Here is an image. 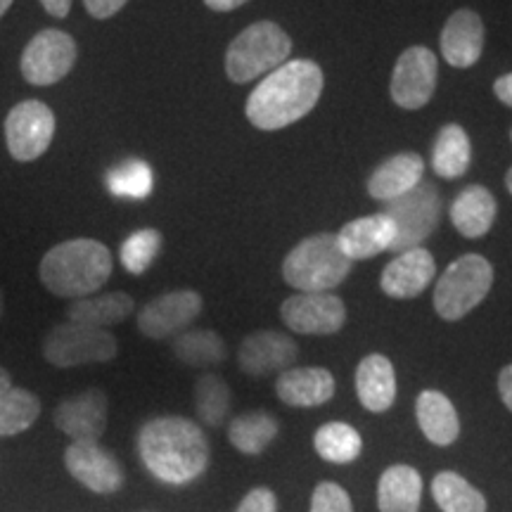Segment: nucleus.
<instances>
[{
	"instance_id": "obj_1",
	"label": "nucleus",
	"mask_w": 512,
	"mask_h": 512,
	"mask_svg": "<svg viewBox=\"0 0 512 512\" xmlns=\"http://www.w3.org/2000/svg\"><path fill=\"white\" fill-rule=\"evenodd\" d=\"M138 456L157 482L185 486L207 472L211 448L197 422L181 415H159L140 427Z\"/></svg>"
},
{
	"instance_id": "obj_2",
	"label": "nucleus",
	"mask_w": 512,
	"mask_h": 512,
	"mask_svg": "<svg viewBox=\"0 0 512 512\" xmlns=\"http://www.w3.org/2000/svg\"><path fill=\"white\" fill-rule=\"evenodd\" d=\"M323 69L311 60H290L264 76L247 98V119L261 131H280L304 119L323 93Z\"/></svg>"
},
{
	"instance_id": "obj_3",
	"label": "nucleus",
	"mask_w": 512,
	"mask_h": 512,
	"mask_svg": "<svg viewBox=\"0 0 512 512\" xmlns=\"http://www.w3.org/2000/svg\"><path fill=\"white\" fill-rule=\"evenodd\" d=\"M112 268L110 247L93 238H74L48 249L38 264V280L55 297L83 299L105 287Z\"/></svg>"
},
{
	"instance_id": "obj_4",
	"label": "nucleus",
	"mask_w": 512,
	"mask_h": 512,
	"mask_svg": "<svg viewBox=\"0 0 512 512\" xmlns=\"http://www.w3.org/2000/svg\"><path fill=\"white\" fill-rule=\"evenodd\" d=\"M351 264L354 261L342 252L337 235L318 233L285 256L283 278L297 292H332L351 273Z\"/></svg>"
},
{
	"instance_id": "obj_5",
	"label": "nucleus",
	"mask_w": 512,
	"mask_h": 512,
	"mask_svg": "<svg viewBox=\"0 0 512 512\" xmlns=\"http://www.w3.org/2000/svg\"><path fill=\"white\" fill-rule=\"evenodd\" d=\"M292 38L278 24L256 22L233 38L226 50V74L235 83H249L287 62Z\"/></svg>"
},
{
	"instance_id": "obj_6",
	"label": "nucleus",
	"mask_w": 512,
	"mask_h": 512,
	"mask_svg": "<svg viewBox=\"0 0 512 512\" xmlns=\"http://www.w3.org/2000/svg\"><path fill=\"white\" fill-rule=\"evenodd\" d=\"M491 285H494V266L484 256H460L437 280L434 311L448 323L465 318L467 313L484 302Z\"/></svg>"
},
{
	"instance_id": "obj_7",
	"label": "nucleus",
	"mask_w": 512,
	"mask_h": 512,
	"mask_svg": "<svg viewBox=\"0 0 512 512\" xmlns=\"http://www.w3.org/2000/svg\"><path fill=\"white\" fill-rule=\"evenodd\" d=\"M119 354V342L110 330L88 328L67 320L55 325L43 339V358L53 368H79L110 363Z\"/></svg>"
},
{
	"instance_id": "obj_8",
	"label": "nucleus",
	"mask_w": 512,
	"mask_h": 512,
	"mask_svg": "<svg viewBox=\"0 0 512 512\" xmlns=\"http://www.w3.org/2000/svg\"><path fill=\"white\" fill-rule=\"evenodd\" d=\"M382 214L392 221L394 242L392 252L401 254L406 249L422 247L437 228L441 216V197L432 183L422 181L406 195L384 202Z\"/></svg>"
},
{
	"instance_id": "obj_9",
	"label": "nucleus",
	"mask_w": 512,
	"mask_h": 512,
	"mask_svg": "<svg viewBox=\"0 0 512 512\" xmlns=\"http://www.w3.org/2000/svg\"><path fill=\"white\" fill-rule=\"evenodd\" d=\"M57 119L46 102H17L5 117V145L10 157L19 164H31L41 159L53 145Z\"/></svg>"
},
{
	"instance_id": "obj_10",
	"label": "nucleus",
	"mask_w": 512,
	"mask_h": 512,
	"mask_svg": "<svg viewBox=\"0 0 512 512\" xmlns=\"http://www.w3.org/2000/svg\"><path fill=\"white\" fill-rule=\"evenodd\" d=\"M76 60H79V46L67 31L43 29L24 48L19 72L31 86L48 88L69 76Z\"/></svg>"
},
{
	"instance_id": "obj_11",
	"label": "nucleus",
	"mask_w": 512,
	"mask_h": 512,
	"mask_svg": "<svg viewBox=\"0 0 512 512\" xmlns=\"http://www.w3.org/2000/svg\"><path fill=\"white\" fill-rule=\"evenodd\" d=\"M280 318L297 335H335L347 323V306L332 292H297L280 306Z\"/></svg>"
},
{
	"instance_id": "obj_12",
	"label": "nucleus",
	"mask_w": 512,
	"mask_h": 512,
	"mask_svg": "<svg viewBox=\"0 0 512 512\" xmlns=\"http://www.w3.org/2000/svg\"><path fill=\"white\" fill-rule=\"evenodd\" d=\"M202 294L195 290H174L159 294L138 311V330L147 339H174L202 313Z\"/></svg>"
},
{
	"instance_id": "obj_13",
	"label": "nucleus",
	"mask_w": 512,
	"mask_h": 512,
	"mask_svg": "<svg viewBox=\"0 0 512 512\" xmlns=\"http://www.w3.org/2000/svg\"><path fill=\"white\" fill-rule=\"evenodd\" d=\"M64 465L69 475L93 494L110 496L124 486V467L100 441H72L64 451Z\"/></svg>"
},
{
	"instance_id": "obj_14",
	"label": "nucleus",
	"mask_w": 512,
	"mask_h": 512,
	"mask_svg": "<svg viewBox=\"0 0 512 512\" xmlns=\"http://www.w3.org/2000/svg\"><path fill=\"white\" fill-rule=\"evenodd\" d=\"M437 55L425 46L403 50L392 74V98L403 110H420L437 88Z\"/></svg>"
},
{
	"instance_id": "obj_15",
	"label": "nucleus",
	"mask_w": 512,
	"mask_h": 512,
	"mask_svg": "<svg viewBox=\"0 0 512 512\" xmlns=\"http://www.w3.org/2000/svg\"><path fill=\"white\" fill-rule=\"evenodd\" d=\"M110 401L98 387L86 389L57 403L53 422L72 441H100L107 430Z\"/></svg>"
},
{
	"instance_id": "obj_16",
	"label": "nucleus",
	"mask_w": 512,
	"mask_h": 512,
	"mask_svg": "<svg viewBox=\"0 0 512 512\" xmlns=\"http://www.w3.org/2000/svg\"><path fill=\"white\" fill-rule=\"evenodd\" d=\"M299 358L297 342L285 332L259 330L242 339L238 349L240 370L249 377H266L294 368Z\"/></svg>"
},
{
	"instance_id": "obj_17",
	"label": "nucleus",
	"mask_w": 512,
	"mask_h": 512,
	"mask_svg": "<svg viewBox=\"0 0 512 512\" xmlns=\"http://www.w3.org/2000/svg\"><path fill=\"white\" fill-rule=\"evenodd\" d=\"M434 275H437L434 256L425 247H415L389 261L380 278V287L392 299H415L430 287Z\"/></svg>"
},
{
	"instance_id": "obj_18",
	"label": "nucleus",
	"mask_w": 512,
	"mask_h": 512,
	"mask_svg": "<svg viewBox=\"0 0 512 512\" xmlns=\"http://www.w3.org/2000/svg\"><path fill=\"white\" fill-rule=\"evenodd\" d=\"M441 55L451 67L467 69L479 62L484 50V22L475 10H458L448 17L439 36Z\"/></svg>"
},
{
	"instance_id": "obj_19",
	"label": "nucleus",
	"mask_w": 512,
	"mask_h": 512,
	"mask_svg": "<svg viewBox=\"0 0 512 512\" xmlns=\"http://www.w3.org/2000/svg\"><path fill=\"white\" fill-rule=\"evenodd\" d=\"M275 394L290 408H318L335 396V377L325 368H290L275 380Z\"/></svg>"
},
{
	"instance_id": "obj_20",
	"label": "nucleus",
	"mask_w": 512,
	"mask_h": 512,
	"mask_svg": "<svg viewBox=\"0 0 512 512\" xmlns=\"http://www.w3.org/2000/svg\"><path fill=\"white\" fill-rule=\"evenodd\" d=\"M425 181V164L415 152H401L377 166L368 178V192L377 202H392Z\"/></svg>"
},
{
	"instance_id": "obj_21",
	"label": "nucleus",
	"mask_w": 512,
	"mask_h": 512,
	"mask_svg": "<svg viewBox=\"0 0 512 512\" xmlns=\"http://www.w3.org/2000/svg\"><path fill=\"white\" fill-rule=\"evenodd\" d=\"M337 240L351 261H366L392 249L394 226L384 214L363 216L339 230Z\"/></svg>"
},
{
	"instance_id": "obj_22",
	"label": "nucleus",
	"mask_w": 512,
	"mask_h": 512,
	"mask_svg": "<svg viewBox=\"0 0 512 512\" xmlns=\"http://www.w3.org/2000/svg\"><path fill=\"white\" fill-rule=\"evenodd\" d=\"M356 394L370 413H384L396 401V373L392 361L382 354H370L356 368Z\"/></svg>"
},
{
	"instance_id": "obj_23",
	"label": "nucleus",
	"mask_w": 512,
	"mask_h": 512,
	"mask_svg": "<svg viewBox=\"0 0 512 512\" xmlns=\"http://www.w3.org/2000/svg\"><path fill=\"white\" fill-rule=\"evenodd\" d=\"M415 418L427 441L434 446H451L460 437V418L456 406L437 389H425L415 401Z\"/></svg>"
},
{
	"instance_id": "obj_24",
	"label": "nucleus",
	"mask_w": 512,
	"mask_h": 512,
	"mask_svg": "<svg viewBox=\"0 0 512 512\" xmlns=\"http://www.w3.org/2000/svg\"><path fill=\"white\" fill-rule=\"evenodd\" d=\"M496 197L484 185H470L456 197L451 207V221L463 238L477 240L489 233L496 221Z\"/></svg>"
},
{
	"instance_id": "obj_25",
	"label": "nucleus",
	"mask_w": 512,
	"mask_h": 512,
	"mask_svg": "<svg viewBox=\"0 0 512 512\" xmlns=\"http://www.w3.org/2000/svg\"><path fill=\"white\" fill-rule=\"evenodd\" d=\"M422 475L411 465H392L377 479L380 512H420Z\"/></svg>"
},
{
	"instance_id": "obj_26",
	"label": "nucleus",
	"mask_w": 512,
	"mask_h": 512,
	"mask_svg": "<svg viewBox=\"0 0 512 512\" xmlns=\"http://www.w3.org/2000/svg\"><path fill=\"white\" fill-rule=\"evenodd\" d=\"M133 311H136V302H133L131 294L107 292L74 299L67 309V318L72 320V323L88 325V328L110 330L112 325L124 323Z\"/></svg>"
},
{
	"instance_id": "obj_27",
	"label": "nucleus",
	"mask_w": 512,
	"mask_h": 512,
	"mask_svg": "<svg viewBox=\"0 0 512 512\" xmlns=\"http://www.w3.org/2000/svg\"><path fill=\"white\" fill-rule=\"evenodd\" d=\"M280 425L268 411H247L230 420L228 441L242 456H261L278 437Z\"/></svg>"
},
{
	"instance_id": "obj_28",
	"label": "nucleus",
	"mask_w": 512,
	"mask_h": 512,
	"mask_svg": "<svg viewBox=\"0 0 512 512\" xmlns=\"http://www.w3.org/2000/svg\"><path fill=\"white\" fill-rule=\"evenodd\" d=\"M470 159L472 145L465 128L458 124H448L441 128L432 147L434 174L446 178V181H453V178L465 176V171L470 169Z\"/></svg>"
},
{
	"instance_id": "obj_29",
	"label": "nucleus",
	"mask_w": 512,
	"mask_h": 512,
	"mask_svg": "<svg viewBox=\"0 0 512 512\" xmlns=\"http://www.w3.org/2000/svg\"><path fill=\"white\" fill-rule=\"evenodd\" d=\"M171 351L190 368H214L228 358L226 342L214 330H185L171 339Z\"/></svg>"
},
{
	"instance_id": "obj_30",
	"label": "nucleus",
	"mask_w": 512,
	"mask_h": 512,
	"mask_svg": "<svg viewBox=\"0 0 512 512\" xmlns=\"http://www.w3.org/2000/svg\"><path fill=\"white\" fill-rule=\"evenodd\" d=\"M432 498L441 512H486L482 491L453 470H441L432 479Z\"/></svg>"
},
{
	"instance_id": "obj_31",
	"label": "nucleus",
	"mask_w": 512,
	"mask_h": 512,
	"mask_svg": "<svg viewBox=\"0 0 512 512\" xmlns=\"http://www.w3.org/2000/svg\"><path fill=\"white\" fill-rule=\"evenodd\" d=\"M313 448L325 463L349 465L363 453V437L347 422H325L313 434Z\"/></svg>"
},
{
	"instance_id": "obj_32",
	"label": "nucleus",
	"mask_w": 512,
	"mask_h": 512,
	"mask_svg": "<svg viewBox=\"0 0 512 512\" xmlns=\"http://www.w3.org/2000/svg\"><path fill=\"white\" fill-rule=\"evenodd\" d=\"M233 394L221 375L207 373L195 384V411L207 427H223L230 415Z\"/></svg>"
},
{
	"instance_id": "obj_33",
	"label": "nucleus",
	"mask_w": 512,
	"mask_h": 512,
	"mask_svg": "<svg viewBox=\"0 0 512 512\" xmlns=\"http://www.w3.org/2000/svg\"><path fill=\"white\" fill-rule=\"evenodd\" d=\"M41 415V401L34 392L12 387L0 396V437H15L27 432Z\"/></svg>"
},
{
	"instance_id": "obj_34",
	"label": "nucleus",
	"mask_w": 512,
	"mask_h": 512,
	"mask_svg": "<svg viewBox=\"0 0 512 512\" xmlns=\"http://www.w3.org/2000/svg\"><path fill=\"white\" fill-rule=\"evenodd\" d=\"M107 185L112 195L126 197V200H145L155 188V174L145 162L131 159L107 174Z\"/></svg>"
},
{
	"instance_id": "obj_35",
	"label": "nucleus",
	"mask_w": 512,
	"mask_h": 512,
	"mask_svg": "<svg viewBox=\"0 0 512 512\" xmlns=\"http://www.w3.org/2000/svg\"><path fill=\"white\" fill-rule=\"evenodd\" d=\"M159 249H162V233L155 228H143L128 235V240L121 245V264L128 273L143 275L157 259Z\"/></svg>"
},
{
	"instance_id": "obj_36",
	"label": "nucleus",
	"mask_w": 512,
	"mask_h": 512,
	"mask_svg": "<svg viewBox=\"0 0 512 512\" xmlns=\"http://www.w3.org/2000/svg\"><path fill=\"white\" fill-rule=\"evenodd\" d=\"M309 512H354V505H351V496L344 486L320 482L311 496Z\"/></svg>"
},
{
	"instance_id": "obj_37",
	"label": "nucleus",
	"mask_w": 512,
	"mask_h": 512,
	"mask_svg": "<svg viewBox=\"0 0 512 512\" xmlns=\"http://www.w3.org/2000/svg\"><path fill=\"white\" fill-rule=\"evenodd\" d=\"M235 512H278V498L268 486H256L247 491Z\"/></svg>"
},
{
	"instance_id": "obj_38",
	"label": "nucleus",
	"mask_w": 512,
	"mask_h": 512,
	"mask_svg": "<svg viewBox=\"0 0 512 512\" xmlns=\"http://www.w3.org/2000/svg\"><path fill=\"white\" fill-rule=\"evenodd\" d=\"M128 0H83L88 15L95 19H110L117 15V12L124 8Z\"/></svg>"
},
{
	"instance_id": "obj_39",
	"label": "nucleus",
	"mask_w": 512,
	"mask_h": 512,
	"mask_svg": "<svg viewBox=\"0 0 512 512\" xmlns=\"http://www.w3.org/2000/svg\"><path fill=\"white\" fill-rule=\"evenodd\" d=\"M498 394H501L505 408L512 413V363L505 366L501 375H498Z\"/></svg>"
},
{
	"instance_id": "obj_40",
	"label": "nucleus",
	"mask_w": 512,
	"mask_h": 512,
	"mask_svg": "<svg viewBox=\"0 0 512 512\" xmlns=\"http://www.w3.org/2000/svg\"><path fill=\"white\" fill-rule=\"evenodd\" d=\"M41 5L50 17L57 19H64L69 15V10H72V0H41Z\"/></svg>"
},
{
	"instance_id": "obj_41",
	"label": "nucleus",
	"mask_w": 512,
	"mask_h": 512,
	"mask_svg": "<svg viewBox=\"0 0 512 512\" xmlns=\"http://www.w3.org/2000/svg\"><path fill=\"white\" fill-rule=\"evenodd\" d=\"M494 93H496V98L503 102V105L512 107V74H505L494 83Z\"/></svg>"
},
{
	"instance_id": "obj_42",
	"label": "nucleus",
	"mask_w": 512,
	"mask_h": 512,
	"mask_svg": "<svg viewBox=\"0 0 512 512\" xmlns=\"http://www.w3.org/2000/svg\"><path fill=\"white\" fill-rule=\"evenodd\" d=\"M245 3L247 0H204V5L214 12H233V10L242 8Z\"/></svg>"
},
{
	"instance_id": "obj_43",
	"label": "nucleus",
	"mask_w": 512,
	"mask_h": 512,
	"mask_svg": "<svg viewBox=\"0 0 512 512\" xmlns=\"http://www.w3.org/2000/svg\"><path fill=\"white\" fill-rule=\"evenodd\" d=\"M8 389H12V375L3 366H0V396L8 392Z\"/></svg>"
},
{
	"instance_id": "obj_44",
	"label": "nucleus",
	"mask_w": 512,
	"mask_h": 512,
	"mask_svg": "<svg viewBox=\"0 0 512 512\" xmlns=\"http://www.w3.org/2000/svg\"><path fill=\"white\" fill-rule=\"evenodd\" d=\"M12 3H15V0H0V19L5 17V12L10 10V5H12Z\"/></svg>"
},
{
	"instance_id": "obj_45",
	"label": "nucleus",
	"mask_w": 512,
	"mask_h": 512,
	"mask_svg": "<svg viewBox=\"0 0 512 512\" xmlns=\"http://www.w3.org/2000/svg\"><path fill=\"white\" fill-rule=\"evenodd\" d=\"M505 185H508V190H510V195H512V169L508 171V176H505Z\"/></svg>"
},
{
	"instance_id": "obj_46",
	"label": "nucleus",
	"mask_w": 512,
	"mask_h": 512,
	"mask_svg": "<svg viewBox=\"0 0 512 512\" xmlns=\"http://www.w3.org/2000/svg\"><path fill=\"white\" fill-rule=\"evenodd\" d=\"M5 313V297H3V290H0V318H3Z\"/></svg>"
},
{
	"instance_id": "obj_47",
	"label": "nucleus",
	"mask_w": 512,
	"mask_h": 512,
	"mask_svg": "<svg viewBox=\"0 0 512 512\" xmlns=\"http://www.w3.org/2000/svg\"><path fill=\"white\" fill-rule=\"evenodd\" d=\"M510 138H512V133H510Z\"/></svg>"
}]
</instances>
